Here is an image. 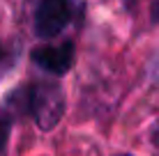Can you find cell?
Instances as JSON below:
<instances>
[{
    "label": "cell",
    "mask_w": 159,
    "mask_h": 156,
    "mask_svg": "<svg viewBox=\"0 0 159 156\" xmlns=\"http://www.w3.org/2000/svg\"><path fill=\"white\" fill-rule=\"evenodd\" d=\"M28 110L42 131H51L65 112V92L53 80H37L28 90Z\"/></svg>",
    "instance_id": "6da1fadb"
},
{
    "label": "cell",
    "mask_w": 159,
    "mask_h": 156,
    "mask_svg": "<svg viewBox=\"0 0 159 156\" xmlns=\"http://www.w3.org/2000/svg\"><path fill=\"white\" fill-rule=\"evenodd\" d=\"M74 7L72 0H39L35 9L32 28L39 39H53L65 30V25L72 21Z\"/></svg>",
    "instance_id": "7a4b0ae2"
},
{
    "label": "cell",
    "mask_w": 159,
    "mask_h": 156,
    "mask_svg": "<svg viewBox=\"0 0 159 156\" xmlns=\"http://www.w3.org/2000/svg\"><path fill=\"white\" fill-rule=\"evenodd\" d=\"M74 44L72 41H60V44H44L32 51V62L39 69L53 74V76H62L74 67Z\"/></svg>",
    "instance_id": "3957f363"
},
{
    "label": "cell",
    "mask_w": 159,
    "mask_h": 156,
    "mask_svg": "<svg viewBox=\"0 0 159 156\" xmlns=\"http://www.w3.org/2000/svg\"><path fill=\"white\" fill-rule=\"evenodd\" d=\"M9 131H12V117L7 112H0V152L5 149V145L9 140Z\"/></svg>",
    "instance_id": "277c9868"
},
{
    "label": "cell",
    "mask_w": 159,
    "mask_h": 156,
    "mask_svg": "<svg viewBox=\"0 0 159 156\" xmlns=\"http://www.w3.org/2000/svg\"><path fill=\"white\" fill-rule=\"evenodd\" d=\"M152 21H155V23H159V0H155V2H152Z\"/></svg>",
    "instance_id": "5b68a950"
},
{
    "label": "cell",
    "mask_w": 159,
    "mask_h": 156,
    "mask_svg": "<svg viewBox=\"0 0 159 156\" xmlns=\"http://www.w3.org/2000/svg\"><path fill=\"white\" fill-rule=\"evenodd\" d=\"M120 156H131V154H120Z\"/></svg>",
    "instance_id": "8992f818"
}]
</instances>
